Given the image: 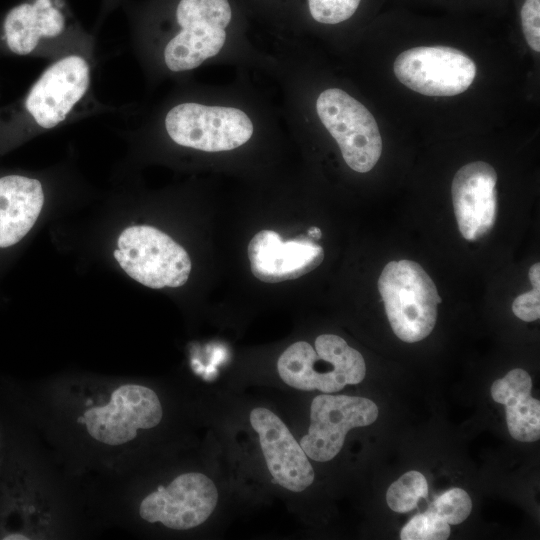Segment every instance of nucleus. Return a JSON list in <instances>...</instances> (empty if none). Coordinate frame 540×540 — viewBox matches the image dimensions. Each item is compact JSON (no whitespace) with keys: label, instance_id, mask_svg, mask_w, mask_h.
<instances>
[{"label":"nucleus","instance_id":"obj_1","mask_svg":"<svg viewBox=\"0 0 540 540\" xmlns=\"http://www.w3.org/2000/svg\"><path fill=\"white\" fill-rule=\"evenodd\" d=\"M277 371L284 383L297 390L334 393L360 383L366 364L343 338L322 334L314 346L306 341L291 344L278 358Z\"/></svg>","mask_w":540,"mask_h":540},{"label":"nucleus","instance_id":"obj_2","mask_svg":"<svg viewBox=\"0 0 540 540\" xmlns=\"http://www.w3.org/2000/svg\"><path fill=\"white\" fill-rule=\"evenodd\" d=\"M378 289L391 328L399 339L418 342L432 332L441 298L434 282L418 263L389 262L379 277Z\"/></svg>","mask_w":540,"mask_h":540},{"label":"nucleus","instance_id":"obj_3","mask_svg":"<svg viewBox=\"0 0 540 540\" xmlns=\"http://www.w3.org/2000/svg\"><path fill=\"white\" fill-rule=\"evenodd\" d=\"M114 257L137 282L153 288L179 287L186 283L191 261L186 250L159 229L130 226L117 241Z\"/></svg>","mask_w":540,"mask_h":540},{"label":"nucleus","instance_id":"obj_4","mask_svg":"<svg viewBox=\"0 0 540 540\" xmlns=\"http://www.w3.org/2000/svg\"><path fill=\"white\" fill-rule=\"evenodd\" d=\"M231 17L228 0H180L175 10L179 32L163 53L167 68L188 71L217 55L225 44Z\"/></svg>","mask_w":540,"mask_h":540},{"label":"nucleus","instance_id":"obj_5","mask_svg":"<svg viewBox=\"0 0 540 540\" xmlns=\"http://www.w3.org/2000/svg\"><path fill=\"white\" fill-rule=\"evenodd\" d=\"M316 111L346 164L356 172L370 171L381 156L382 138L368 109L347 92L330 88L318 96Z\"/></svg>","mask_w":540,"mask_h":540},{"label":"nucleus","instance_id":"obj_6","mask_svg":"<svg viewBox=\"0 0 540 540\" xmlns=\"http://www.w3.org/2000/svg\"><path fill=\"white\" fill-rule=\"evenodd\" d=\"M169 137L178 145L205 152L229 151L245 144L254 128L251 119L234 107L185 102L165 117Z\"/></svg>","mask_w":540,"mask_h":540},{"label":"nucleus","instance_id":"obj_7","mask_svg":"<svg viewBox=\"0 0 540 540\" xmlns=\"http://www.w3.org/2000/svg\"><path fill=\"white\" fill-rule=\"evenodd\" d=\"M397 79L426 96H454L466 91L476 65L464 52L447 46H419L400 53L394 61Z\"/></svg>","mask_w":540,"mask_h":540},{"label":"nucleus","instance_id":"obj_8","mask_svg":"<svg viewBox=\"0 0 540 540\" xmlns=\"http://www.w3.org/2000/svg\"><path fill=\"white\" fill-rule=\"evenodd\" d=\"M91 68L78 55L63 56L48 66L28 91L23 108L39 127L54 128L63 123L86 95Z\"/></svg>","mask_w":540,"mask_h":540},{"label":"nucleus","instance_id":"obj_9","mask_svg":"<svg viewBox=\"0 0 540 540\" xmlns=\"http://www.w3.org/2000/svg\"><path fill=\"white\" fill-rule=\"evenodd\" d=\"M163 409L157 394L139 384H125L113 391L107 404L93 407L84 414L89 435L109 446L132 441L138 430L156 427Z\"/></svg>","mask_w":540,"mask_h":540},{"label":"nucleus","instance_id":"obj_10","mask_svg":"<svg viewBox=\"0 0 540 540\" xmlns=\"http://www.w3.org/2000/svg\"><path fill=\"white\" fill-rule=\"evenodd\" d=\"M377 417L378 407L370 399L320 394L311 403L309 429L299 444L308 458L330 461L342 449L349 430L368 426Z\"/></svg>","mask_w":540,"mask_h":540},{"label":"nucleus","instance_id":"obj_11","mask_svg":"<svg viewBox=\"0 0 540 540\" xmlns=\"http://www.w3.org/2000/svg\"><path fill=\"white\" fill-rule=\"evenodd\" d=\"M217 502L218 491L213 481L202 473L187 472L148 494L140 503L139 514L147 522L187 530L204 523Z\"/></svg>","mask_w":540,"mask_h":540},{"label":"nucleus","instance_id":"obj_12","mask_svg":"<svg viewBox=\"0 0 540 540\" xmlns=\"http://www.w3.org/2000/svg\"><path fill=\"white\" fill-rule=\"evenodd\" d=\"M249 419L274 480L292 492L307 489L314 481V470L285 423L264 407L254 408Z\"/></svg>","mask_w":540,"mask_h":540},{"label":"nucleus","instance_id":"obj_13","mask_svg":"<svg viewBox=\"0 0 540 540\" xmlns=\"http://www.w3.org/2000/svg\"><path fill=\"white\" fill-rule=\"evenodd\" d=\"M496 182V171L483 161L468 163L456 172L452 200L459 231L466 240H478L494 226Z\"/></svg>","mask_w":540,"mask_h":540},{"label":"nucleus","instance_id":"obj_14","mask_svg":"<svg viewBox=\"0 0 540 540\" xmlns=\"http://www.w3.org/2000/svg\"><path fill=\"white\" fill-rule=\"evenodd\" d=\"M248 258L253 275L266 283L299 278L316 267L323 258V248L307 238L283 242L272 230H262L250 240Z\"/></svg>","mask_w":540,"mask_h":540},{"label":"nucleus","instance_id":"obj_15","mask_svg":"<svg viewBox=\"0 0 540 540\" xmlns=\"http://www.w3.org/2000/svg\"><path fill=\"white\" fill-rule=\"evenodd\" d=\"M67 19L56 0H26L4 16L1 41L12 54L34 55L64 34Z\"/></svg>","mask_w":540,"mask_h":540},{"label":"nucleus","instance_id":"obj_16","mask_svg":"<svg viewBox=\"0 0 540 540\" xmlns=\"http://www.w3.org/2000/svg\"><path fill=\"white\" fill-rule=\"evenodd\" d=\"M43 203L37 179L18 174L0 177V248L17 244L31 230Z\"/></svg>","mask_w":540,"mask_h":540},{"label":"nucleus","instance_id":"obj_17","mask_svg":"<svg viewBox=\"0 0 540 540\" xmlns=\"http://www.w3.org/2000/svg\"><path fill=\"white\" fill-rule=\"evenodd\" d=\"M531 387V377L520 368L509 371L491 386L493 400L506 407L510 435L521 442H534L540 437V403L531 397Z\"/></svg>","mask_w":540,"mask_h":540},{"label":"nucleus","instance_id":"obj_18","mask_svg":"<svg viewBox=\"0 0 540 540\" xmlns=\"http://www.w3.org/2000/svg\"><path fill=\"white\" fill-rule=\"evenodd\" d=\"M427 495L428 484L424 475L418 471H409L390 485L386 501L393 511L405 513L413 510L418 501Z\"/></svg>","mask_w":540,"mask_h":540},{"label":"nucleus","instance_id":"obj_19","mask_svg":"<svg viewBox=\"0 0 540 540\" xmlns=\"http://www.w3.org/2000/svg\"><path fill=\"white\" fill-rule=\"evenodd\" d=\"M471 509L472 501L468 493L461 488H453L436 498L426 511L449 525H456L469 516Z\"/></svg>","mask_w":540,"mask_h":540},{"label":"nucleus","instance_id":"obj_20","mask_svg":"<svg viewBox=\"0 0 540 540\" xmlns=\"http://www.w3.org/2000/svg\"><path fill=\"white\" fill-rule=\"evenodd\" d=\"M449 535V524L426 511L413 517L403 527L400 538L402 540H445Z\"/></svg>","mask_w":540,"mask_h":540},{"label":"nucleus","instance_id":"obj_21","mask_svg":"<svg viewBox=\"0 0 540 540\" xmlns=\"http://www.w3.org/2000/svg\"><path fill=\"white\" fill-rule=\"evenodd\" d=\"M361 0H308L310 14L323 24H338L349 19Z\"/></svg>","mask_w":540,"mask_h":540},{"label":"nucleus","instance_id":"obj_22","mask_svg":"<svg viewBox=\"0 0 540 540\" xmlns=\"http://www.w3.org/2000/svg\"><path fill=\"white\" fill-rule=\"evenodd\" d=\"M532 290L515 298L513 313L523 321L532 322L540 316V264L535 263L529 269Z\"/></svg>","mask_w":540,"mask_h":540},{"label":"nucleus","instance_id":"obj_23","mask_svg":"<svg viewBox=\"0 0 540 540\" xmlns=\"http://www.w3.org/2000/svg\"><path fill=\"white\" fill-rule=\"evenodd\" d=\"M522 30L526 42L536 52L540 51V0H525L521 9Z\"/></svg>","mask_w":540,"mask_h":540},{"label":"nucleus","instance_id":"obj_24","mask_svg":"<svg viewBox=\"0 0 540 540\" xmlns=\"http://www.w3.org/2000/svg\"><path fill=\"white\" fill-rule=\"evenodd\" d=\"M308 235L314 239H320L322 236L321 230L318 227H311L308 230Z\"/></svg>","mask_w":540,"mask_h":540},{"label":"nucleus","instance_id":"obj_25","mask_svg":"<svg viewBox=\"0 0 540 540\" xmlns=\"http://www.w3.org/2000/svg\"><path fill=\"white\" fill-rule=\"evenodd\" d=\"M4 539L5 540H14V539L21 540V539H28V538L23 536V535L12 534V535H8V536L4 537Z\"/></svg>","mask_w":540,"mask_h":540}]
</instances>
